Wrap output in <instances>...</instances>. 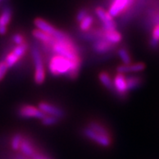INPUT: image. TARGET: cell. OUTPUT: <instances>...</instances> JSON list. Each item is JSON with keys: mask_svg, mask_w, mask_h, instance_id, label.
<instances>
[{"mask_svg": "<svg viewBox=\"0 0 159 159\" xmlns=\"http://www.w3.org/2000/svg\"><path fill=\"white\" fill-rule=\"evenodd\" d=\"M88 11L86 10V9H81V10H80L79 11H78L77 15H76V21H77L78 23H80L82 20L84 19V17L88 15Z\"/></svg>", "mask_w": 159, "mask_h": 159, "instance_id": "29", "label": "cell"}, {"mask_svg": "<svg viewBox=\"0 0 159 159\" xmlns=\"http://www.w3.org/2000/svg\"><path fill=\"white\" fill-rule=\"evenodd\" d=\"M145 69V65L143 63H131L129 65H120L117 67V73L128 74V73H138Z\"/></svg>", "mask_w": 159, "mask_h": 159, "instance_id": "13", "label": "cell"}, {"mask_svg": "<svg viewBox=\"0 0 159 159\" xmlns=\"http://www.w3.org/2000/svg\"><path fill=\"white\" fill-rule=\"evenodd\" d=\"M32 34H33V36H34V38H35L37 41H38L41 43H44V44L48 45V46H50V45L52 44L53 42H55V38L51 37L49 34H46L43 32L40 31L38 30H33L32 32Z\"/></svg>", "mask_w": 159, "mask_h": 159, "instance_id": "15", "label": "cell"}, {"mask_svg": "<svg viewBox=\"0 0 159 159\" xmlns=\"http://www.w3.org/2000/svg\"><path fill=\"white\" fill-rule=\"evenodd\" d=\"M99 80L105 88L110 90L111 92L115 93V88H114L113 80L111 79V75L107 71H102L99 73L98 75Z\"/></svg>", "mask_w": 159, "mask_h": 159, "instance_id": "17", "label": "cell"}, {"mask_svg": "<svg viewBox=\"0 0 159 159\" xmlns=\"http://www.w3.org/2000/svg\"><path fill=\"white\" fill-rule=\"evenodd\" d=\"M49 46H50V53L54 55L64 57L71 61L82 60L80 55L79 47L75 45L73 40L70 37L63 41L55 40Z\"/></svg>", "mask_w": 159, "mask_h": 159, "instance_id": "2", "label": "cell"}, {"mask_svg": "<svg viewBox=\"0 0 159 159\" xmlns=\"http://www.w3.org/2000/svg\"><path fill=\"white\" fill-rule=\"evenodd\" d=\"M94 22V18L91 15H87L84 19L82 20L81 22L80 23V29L83 33L88 32L91 30L93 24Z\"/></svg>", "mask_w": 159, "mask_h": 159, "instance_id": "21", "label": "cell"}, {"mask_svg": "<svg viewBox=\"0 0 159 159\" xmlns=\"http://www.w3.org/2000/svg\"><path fill=\"white\" fill-rule=\"evenodd\" d=\"M135 0H113L109 7V12L111 16L115 17L121 13L127 11L134 4Z\"/></svg>", "mask_w": 159, "mask_h": 159, "instance_id": "8", "label": "cell"}, {"mask_svg": "<svg viewBox=\"0 0 159 159\" xmlns=\"http://www.w3.org/2000/svg\"><path fill=\"white\" fill-rule=\"evenodd\" d=\"M20 59H19L16 55H14L12 52H11L5 57L4 63L5 64L7 65V68H11V67H14V66L19 62Z\"/></svg>", "mask_w": 159, "mask_h": 159, "instance_id": "24", "label": "cell"}, {"mask_svg": "<svg viewBox=\"0 0 159 159\" xmlns=\"http://www.w3.org/2000/svg\"><path fill=\"white\" fill-rule=\"evenodd\" d=\"M31 55L34 64V81L37 84H42L44 83L46 79V71H45L43 58L42 55V50L37 42H34L31 46Z\"/></svg>", "mask_w": 159, "mask_h": 159, "instance_id": "3", "label": "cell"}, {"mask_svg": "<svg viewBox=\"0 0 159 159\" xmlns=\"http://www.w3.org/2000/svg\"><path fill=\"white\" fill-rule=\"evenodd\" d=\"M12 11L9 7H5L0 14V35H4L7 31V25L10 23Z\"/></svg>", "mask_w": 159, "mask_h": 159, "instance_id": "12", "label": "cell"}, {"mask_svg": "<svg viewBox=\"0 0 159 159\" xmlns=\"http://www.w3.org/2000/svg\"><path fill=\"white\" fill-rule=\"evenodd\" d=\"M20 150L21 151V153L27 157H32L36 153L35 149H34L33 144L30 142V140L28 139H25L24 137L20 146Z\"/></svg>", "mask_w": 159, "mask_h": 159, "instance_id": "18", "label": "cell"}, {"mask_svg": "<svg viewBox=\"0 0 159 159\" xmlns=\"http://www.w3.org/2000/svg\"><path fill=\"white\" fill-rule=\"evenodd\" d=\"M102 38L111 44L116 45L121 42L123 37L122 34L117 30H112V31H104Z\"/></svg>", "mask_w": 159, "mask_h": 159, "instance_id": "16", "label": "cell"}, {"mask_svg": "<svg viewBox=\"0 0 159 159\" xmlns=\"http://www.w3.org/2000/svg\"><path fill=\"white\" fill-rule=\"evenodd\" d=\"M82 60L71 61L59 55H51L49 59L48 70L54 76L64 75L70 79H75L80 71Z\"/></svg>", "mask_w": 159, "mask_h": 159, "instance_id": "1", "label": "cell"}, {"mask_svg": "<svg viewBox=\"0 0 159 159\" xmlns=\"http://www.w3.org/2000/svg\"><path fill=\"white\" fill-rule=\"evenodd\" d=\"M60 119L55 116H50V115H46L42 119V124L45 126H52L55 125L59 122Z\"/></svg>", "mask_w": 159, "mask_h": 159, "instance_id": "26", "label": "cell"}, {"mask_svg": "<svg viewBox=\"0 0 159 159\" xmlns=\"http://www.w3.org/2000/svg\"><path fill=\"white\" fill-rule=\"evenodd\" d=\"M11 41H12L13 43H15L16 46L24 44V43H25V42H26L25 37H24V36L22 35L21 34H19V33L13 34L12 37H11Z\"/></svg>", "mask_w": 159, "mask_h": 159, "instance_id": "27", "label": "cell"}, {"mask_svg": "<svg viewBox=\"0 0 159 159\" xmlns=\"http://www.w3.org/2000/svg\"><path fill=\"white\" fill-rule=\"evenodd\" d=\"M18 115L25 119H38L42 120L46 116L43 112L38 108L31 105H24L17 110Z\"/></svg>", "mask_w": 159, "mask_h": 159, "instance_id": "7", "label": "cell"}, {"mask_svg": "<svg viewBox=\"0 0 159 159\" xmlns=\"http://www.w3.org/2000/svg\"><path fill=\"white\" fill-rule=\"evenodd\" d=\"M38 108L46 115L55 116L59 119H63L65 116V111L63 109L51 103L42 102L38 104Z\"/></svg>", "mask_w": 159, "mask_h": 159, "instance_id": "10", "label": "cell"}, {"mask_svg": "<svg viewBox=\"0 0 159 159\" xmlns=\"http://www.w3.org/2000/svg\"><path fill=\"white\" fill-rule=\"evenodd\" d=\"M28 49H29V44L27 42H25L24 44L19 45V46H16L15 48L13 49L11 52L14 54L15 55H16L19 59H21L22 57L25 56V55L27 52Z\"/></svg>", "mask_w": 159, "mask_h": 159, "instance_id": "23", "label": "cell"}, {"mask_svg": "<svg viewBox=\"0 0 159 159\" xmlns=\"http://www.w3.org/2000/svg\"><path fill=\"white\" fill-rule=\"evenodd\" d=\"M149 45L152 49L159 48V24L154 25L152 29V34Z\"/></svg>", "mask_w": 159, "mask_h": 159, "instance_id": "19", "label": "cell"}, {"mask_svg": "<svg viewBox=\"0 0 159 159\" xmlns=\"http://www.w3.org/2000/svg\"><path fill=\"white\" fill-rule=\"evenodd\" d=\"M89 128H90L93 131L98 132V133H100L102 135H104V136H111L109 131L107 129L105 126H103L102 124H101L100 123L96 121H91L89 123L88 126H87Z\"/></svg>", "mask_w": 159, "mask_h": 159, "instance_id": "20", "label": "cell"}, {"mask_svg": "<svg viewBox=\"0 0 159 159\" xmlns=\"http://www.w3.org/2000/svg\"><path fill=\"white\" fill-rule=\"evenodd\" d=\"M115 93L121 98H126L128 93L126 75L121 73H117L113 80Z\"/></svg>", "mask_w": 159, "mask_h": 159, "instance_id": "9", "label": "cell"}, {"mask_svg": "<svg viewBox=\"0 0 159 159\" xmlns=\"http://www.w3.org/2000/svg\"><path fill=\"white\" fill-rule=\"evenodd\" d=\"M22 140H23V136L21 134H17L14 135L11 140V147L13 150H19L20 146V144L22 142Z\"/></svg>", "mask_w": 159, "mask_h": 159, "instance_id": "25", "label": "cell"}, {"mask_svg": "<svg viewBox=\"0 0 159 159\" xmlns=\"http://www.w3.org/2000/svg\"><path fill=\"white\" fill-rule=\"evenodd\" d=\"M7 69L8 68L7 67V65L5 64L4 61H0V81L4 78Z\"/></svg>", "mask_w": 159, "mask_h": 159, "instance_id": "28", "label": "cell"}, {"mask_svg": "<svg viewBox=\"0 0 159 159\" xmlns=\"http://www.w3.org/2000/svg\"><path fill=\"white\" fill-rule=\"evenodd\" d=\"M0 1H1V0H0Z\"/></svg>", "mask_w": 159, "mask_h": 159, "instance_id": "30", "label": "cell"}, {"mask_svg": "<svg viewBox=\"0 0 159 159\" xmlns=\"http://www.w3.org/2000/svg\"><path fill=\"white\" fill-rule=\"evenodd\" d=\"M117 53L121 61L123 62V64L129 65L132 63V57H131V55H130L128 49L125 48V47H121L118 50Z\"/></svg>", "mask_w": 159, "mask_h": 159, "instance_id": "22", "label": "cell"}, {"mask_svg": "<svg viewBox=\"0 0 159 159\" xmlns=\"http://www.w3.org/2000/svg\"><path fill=\"white\" fill-rule=\"evenodd\" d=\"M82 133L85 137L94 141L95 143L98 144L99 145L102 147H110L111 145V143H112L111 136H107L100 134V133H98V132L89 128L88 127L83 128Z\"/></svg>", "mask_w": 159, "mask_h": 159, "instance_id": "6", "label": "cell"}, {"mask_svg": "<svg viewBox=\"0 0 159 159\" xmlns=\"http://www.w3.org/2000/svg\"><path fill=\"white\" fill-rule=\"evenodd\" d=\"M34 25L37 28V30L43 32L46 34H49L55 38V40L56 41H63L70 37L67 34L64 33L63 31L57 30L56 28L54 27L52 25H50L49 22L42 18H37L34 20Z\"/></svg>", "mask_w": 159, "mask_h": 159, "instance_id": "4", "label": "cell"}, {"mask_svg": "<svg viewBox=\"0 0 159 159\" xmlns=\"http://www.w3.org/2000/svg\"><path fill=\"white\" fill-rule=\"evenodd\" d=\"M115 49V45L111 44L105 39L97 40L92 43V50L96 54L98 55H105L113 51Z\"/></svg>", "mask_w": 159, "mask_h": 159, "instance_id": "11", "label": "cell"}, {"mask_svg": "<svg viewBox=\"0 0 159 159\" xmlns=\"http://www.w3.org/2000/svg\"><path fill=\"white\" fill-rule=\"evenodd\" d=\"M95 13L97 16L102 24V29L103 31H112V30H116V24L114 20L113 17L111 16L108 11L105 10L103 7H98L95 9Z\"/></svg>", "mask_w": 159, "mask_h": 159, "instance_id": "5", "label": "cell"}, {"mask_svg": "<svg viewBox=\"0 0 159 159\" xmlns=\"http://www.w3.org/2000/svg\"><path fill=\"white\" fill-rule=\"evenodd\" d=\"M144 80L141 76L137 75H129L126 76V82L128 92L139 89L142 85Z\"/></svg>", "mask_w": 159, "mask_h": 159, "instance_id": "14", "label": "cell"}]
</instances>
